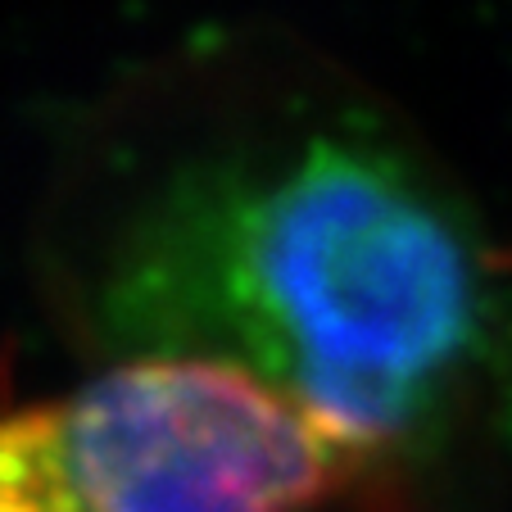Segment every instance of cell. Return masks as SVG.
Returning <instances> with one entry per match:
<instances>
[{
	"instance_id": "cell-2",
	"label": "cell",
	"mask_w": 512,
	"mask_h": 512,
	"mask_svg": "<svg viewBox=\"0 0 512 512\" xmlns=\"http://www.w3.org/2000/svg\"><path fill=\"white\" fill-rule=\"evenodd\" d=\"M354 472L309 413L200 358L0 408V512H309Z\"/></svg>"
},
{
	"instance_id": "cell-1",
	"label": "cell",
	"mask_w": 512,
	"mask_h": 512,
	"mask_svg": "<svg viewBox=\"0 0 512 512\" xmlns=\"http://www.w3.org/2000/svg\"><path fill=\"white\" fill-rule=\"evenodd\" d=\"M64 295L109 358L254 377L354 458L422 445L490 368L499 263L377 114L313 82H213L64 227Z\"/></svg>"
}]
</instances>
